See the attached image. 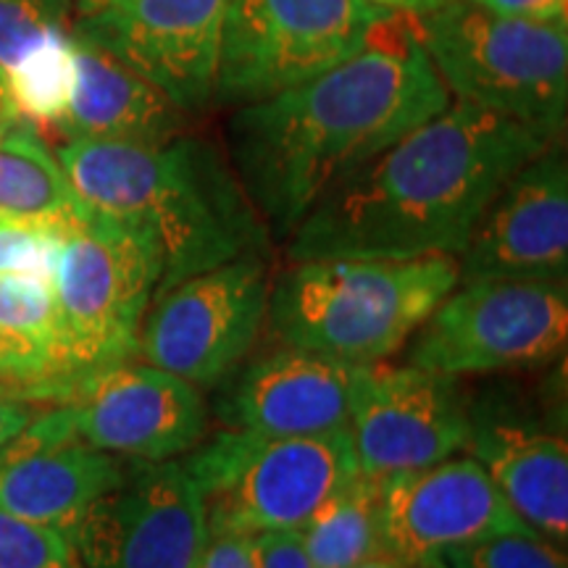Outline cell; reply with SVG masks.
Here are the masks:
<instances>
[{
  "instance_id": "f546056e",
  "label": "cell",
  "mask_w": 568,
  "mask_h": 568,
  "mask_svg": "<svg viewBox=\"0 0 568 568\" xmlns=\"http://www.w3.org/2000/svg\"><path fill=\"white\" fill-rule=\"evenodd\" d=\"M195 568H253L251 537L232 531H209V542Z\"/></svg>"
},
{
  "instance_id": "277c9868",
  "label": "cell",
  "mask_w": 568,
  "mask_h": 568,
  "mask_svg": "<svg viewBox=\"0 0 568 568\" xmlns=\"http://www.w3.org/2000/svg\"><path fill=\"white\" fill-rule=\"evenodd\" d=\"M460 280L456 258L293 261L266 318L282 345L351 366L387 361Z\"/></svg>"
},
{
  "instance_id": "d6986e66",
  "label": "cell",
  "mask_w": 568,
  "mask_h": 568,
  "mask_svg": "<svg viewBox=\"0 0 568 568\" xmlns=\"http://www.w3.org/2000/svg\"><path fill=\"white\" fill-rule=\"evenodd\" d=\"M468 456L485 468L516 516L539 537L566 548L568 539V443L556 422L468 403Z\"/></svg>"
},
{
  "instance_id": "52a82bcc",
  "label": "cell",
  "mask_w": 568,
  "mask_h": 568,
  "mask_svg": "<svg viewBox=\"0 0 568 568\" xmlns=\"http://www.w3.org/2000/svg\"><path fill=\"white\" fill-rule=\"evenodd\" d=\"M159 284V255L138 232L88 209L63 230L51 274L63 395L84 376L138 358Z\"/></svg>"
},
{
  "instance_id": "484cf974",
  "label": "cell",
  "mask_w": 568,
  "mask_h": 568,
  "mask_svg": "<svg viewBox=\"0 0 568 568\" xmlns=\"http://www.w3.org/2000/svg\"><path fill=\"white\" fill-rule=\"evenodd\" d=\"M0 568H88L74 542L53 527L0 510Z\"/></svg>"
},
{
  "instance_id": "1f68e13d",
  "label": "cell",
  "mask_w": 568,
  "mask_h": 568,
  "mask_svg": "<svg viewBox=\"0 0 568 568\" xmlns=\"http://www.w3.org/2000/svg\"><path fill=\"white\" fill-rule=\"evenodd\" d=\"M364 3L374 6V9L393 13V17L416 21V19L426 17V13L443 9L447 0H364Z\"/></svg>"
},
{
  "instance_id": "4316f807",
  "label": "cell",
  "mask_w": 568,
  "mask_h": 568,
  "mask_svg": "<svg viewBox=\"0 0 568 568\" xmlns=\"http://www.w3.org/2000/svg\"><path fill=\"white\" fill-rule=\"evenodd\" d=\"M61 234V226L0 216V274H38L51 280Z\"/></svg>"
},
{
  "instance_id": "cb8c5ba5",
  "label": "cell",
  "mask_w": 568,
  "mask_h": 568,
  "mask_svg": "<svg viewBox=\"0 0 568 568\" xmlns=\"http://www.w3.org/2000/svg\"><path fill=\"white\" fill-rule=\"evenodd\" d=\"M74 0H0V71L3 77L71 32Z\"/></svg>"
},
{
  "instance_id": "ac0fdd59",
  "label": "cell",
  "mask_w": 568,
  "mask_h": 568,
  "mask_svg": "<svg viewBox=\"0 0 568 568\" xmlns=\"http://www.w3.org/2000/svg\"><path fill=\"white\" fill-rule=\"evenodd\" d=\"M358 368L282 345L230 376L219 416L230 429L276 437L347 429Z\"/></svg>"
},
{
  "instance_id": "8992f818",
  "label": "cell",
  "mask_w": 568,
  "mask_h": 568,
  "mask_svg": "<svg viewBox=\"0 0 568 568\" xmlns=\"http://www.w3.org/2000/svg\"><path fill=\"white\" fill-rule=\"evenodd\" d=\"M201 487L209 531H301L358 474L347 429L324 435L216 432L182 458Z\"/></svg>"
},
{
  "instance_id": "ffe728a7",
  "label": "cell",
  "mask_w": 568,
  "mask_h": 568,
  "mask_svg": "<svg viewBox=\"0 0 568 568\" xmlns=\"http://www.w3.org/2000/svg\"><path fill=\"white\" fill-rule=\"evenodd\" d=\"M190 113L71 21V84L53 130L67 140L161 145L190 130Z\"/></svg>"
},
{
  "instance_id": "836d02e7",
  "label": "cell",
  "mask_w": 568,
  "mask_h": 568,
  "mask_svg": "<svg viewBox=\"0 0 568 568\" xmlns=\"http://www.w3.org/2000/svg\"><path fill=\"white\" fill-rule=\"evenodd\" d=\"M353 568H447L445 560H429V564H416V560L397 558L393 552H379V556L364 560Z\"/></svg>"
},
{
  "instance_id": "603a6c76",
  "label": "cell",
  "mask_w": 568,
  "mask_h": 568,
  "mask_svg": "<svg viewBox=\"0 0 568 568\" xmlns=\"http://www.w3.org/2000/svg\"><path fill=\"white\" fill-rule=\"evenodd\" d=\"M382 479L358 471L308 518L301 537L314 568H353L385 552L379 527Z\"/></svg>"
},
{
  "instance_id": "5b68a950",
  "label": "cell",
  "mask_w": 568,
  "mask_h": 568,
  "mask_svg": "<svg viewBox=\"0 0 568 568\" xmlns=\"http://www.w3.org/2000/svg\"><path fill=\"white\" fill-rule=\"evenodd\" d=\"M414 27L453 101L564 134L568 24L497 17L468 0H447Z\"/></svg>"
},
{
  "instance_id": "7a4b0ae2",
  "label": "cell",
  "mask_w": 568,
  "mask_h": 568,
  "mask_svg": "<svg viewBox=\"0 0 568 568\" xmlns=\"http://www.w3.org/2000/svg\"><path fill=\"white\" fill-rule=\"evenodd\" d=\"M558 140L450 98L305 213L290 261L458 258L503 184Z\"/></svg>"
},
{
  "instance_id": "7402d4cb",
  "label": "cell",
  "mask_w": 568,
  "mask_h": 568,
  "mask_svg": "<svg viewBox=\"0 0 568 568\" xmlns=\"http://www.w3.org/2000/svg\"><path fill=\"white\" fill-rule=\"evenodd\" d=\"M82 211L59 155L32 124L0 140V216L67 230Z\"/></svg>"
},
{
  "instance_id": "83f0119b",
  "label": "cell",
  "mask_w": 568,
  "mask_h": 568,
  "mask_svg": "<svg viewBox=\"0 0 568 568\" xmlns=\"http://www.w3.org/2000/svg\"><path fill=\"white\" fill-rule=\"evenodd\" d=\"M253 568H314L301 531H261L251 537Z\"/></svg>"
},
{
  "instance_id": "5bb4252c",
  "label": "cell",
  "mask_w": 568,
  "mask_h": 568,
  "mask_svg": "<svg viewBox=\"0 0 568 568\" xmlns=\"http://www.w3.org/2000/svg\"><path fill=\"white\" fill-rule=\"evenodd\" d=\"M230 0H126L74 27L187 111L209 109Z\"/></svg>"
},
{
  "instance_id": "4dcf8cb0",
  "label": "cell",
  "mask_w": 568,
  "mask_h": 568,
  "mask_svg": "<svg viewBox=\"0 0 568 568\" xmlns=\"http://www.w3.org/2000/svg\"><path fill=\"white\" fill-rule=\"evenodd\" d=\"M34 414H38L34 403L19 400V397L0 393V447L9 445L11 439L32 422Z\"/></svg>"
},
{
  "instance_id": "d6a6232c",
  "label": "cell",
  "mask_w": 568,
  "mask_h": 568,
  "mask_svg": "<svg viewBox=\"0 0 568 568\" xmlns=\"http://www.w3.org/2000/svg\"><path fill=\"white\" fill-rule=\"evenodd\" d=\"M30 124L24 116H21L17 101H13L9 82H6L3 71H0V140L9 138L11 132H17L19 126Z\"/></svg>"
},
{
  "instance_id": "9a60e30c",
  "label": "cell",
  "mask_w": 568,
  "mask_h": 568,
  "mask_svg": "<svg viewBox=\"0 0 568 568\" xmlns=\"http://www.w3.org/2000/svg\"><path fill=\"white\" fill-rule=\"evenodd\" d=\"M379 527L385 552L416 564L481 537L531 531L471 456L382 479Z\"/></svg>"
},
{
  "instance_id": "2e32d148",
  "label": "cell",
  "mask_w": 568,
  "mask_h": 568,
  "mask_svg": "<svg viewBox=\"0 0 568 568\" xmlns=\"http://www.w3.org/2000/svg\"><path fill=\"white\" fill-rule=\"evenodd\" d=\"M456 261L460 280H566L568 161L560 140L503 184Z\"/></svg>"
},
{
  "instance_id": "4fadbf2b",
  "label": "cell",
  "mask_w": 568,
  "mask_h": 568,
  "mask_svg": "<svg viewBox=\"0 0 568 568\" xmlns=\"http://www.w3.org/2000/svg\"><path fill=\"white\" fill-rule=\"evenodd\" d=\"M61 406L77 439L126 460L184 458L209 432L203 389L134 358L84 376Z\"/></svg>"
},
{
  "instance_id": "8fae6325",
  "label": "cell",
  "mask_w": 568,
  "mask_h": 568,
  "mask_svg": "<svg viewBox=\"0 0 568 568\" xmlns=\"http://www.w3.org/2000/svg\"><path fill=\"white\" fill-rule=\"evenodd\" d=\"M88 568H195L209 542L201 487L176 460H130L71 535Z\"/></svg>"
},
{
  "instance_id": "f1b7e54d",
  "label": "cell",
  "mask_w": 568,
  "mask_h": 568,
  "mask_svg": "<svg viewBox=\"0 0 568 568\" xmlns=\"http://www.w3.org/2000/svg\"><path fill=\"white\" fill-rule=\"evenodd\" d=\"M497 17L542 21V24H568V0H468Z\"/></svg>"
},
{
  "instance_id": "e575fe53",
  "label": "cell",
  "mask_w": 568,
  "mask_h": 568,
  "mask_svg": "<svg viewBox=\"0 0 568 568\" xmlns=\"http://www.w3.org/2000/svg\"><path fill=\"white\" fill-rule=\"evenodd\" d=\"M122 3H126V0H74V13H77V19L95 17V13L116 9V6H122Z\"/></svg>"
},
{
  "instance_id": "7c38bea8",
  "label": "cell",
  "mask_w": 568,
  "mask_h": 568,
  "mask_svg": "<svg viewBox=\"0 0 568 568\" xmlns=\"http://www.w3.org/2000/svg\"><path fill=\"white\" fill-rule=\"evenodd\" d=\"M347 435L358 471L393 477L464 453L471 410L453 376L379 361L358 368Z\"/></svg>"
},
{
  "instance_id": "3957f363",
  "label": "cell",
  "mask_w": 568,
  "mask_h": 568,
  "mask_svg": "<svg viewBox=\"0 0 568 568\" xmlns=\"http://www.w3.org/2000/svg\"><path fill=\"white\" fill-rule=\"evenodd\" d=\"M55 155L82 209L151 243L161 261L155 297L187 276L266 253L268 226L209 140L190 132L161 145L67 140Z\"/></svg>"
},
{
  "instance_id": "44dd1931",
  "label": "cell",
  "mask_w": 568,
  "mask_h": 568,
  "mask_svg": "<svg viewBox=\"0 0 568 568\" xmlns=\"http://www.w3.org/2000/svg\"><path fill=\"white\" fill-rule=\"evenodd\" d=\"M0 393L53 406L63 397L61 343L48 276L0 274Z\"/></svg>"
},
{
  "instance_id": "6da1fadb",
  "label": "cell",
  "mask_w": 568,
  "mask_h": 568,
  "mask_svg": "<svg viewBox=\"0 0 568 568\" xmlns=\"http://www.w3.org/2000/svg\"><path fill=\"white\" fill-rule=\"evenodd\" d=\"M410 19H389L353 59L237 105L226 159L268 234L290 232L347 174L450 103Z\"/></svg>"
},
{
  "instance_id": "9c48e42d",
  "label": "cell",
  "mask_w": 568,
  "mask_h": 568,
  "mask_svg": "<svg viewBox=\"0 0 568 568\" xmlns=\"http://www.w3.org/2000/svg\"><path fill=\"white\" fill-rule=\"evenodd\" d=\"M393 13L364 0H230L213 103L245 105L353 59Z\"/></svg>"
},
{
  "instance_id": "e0dca14e",
  "label": "cell",
  "mask_w": 568,
  "mask_h": 568,
  "mask_svg": "<svg viewBox=\"0 0 568 568\" xmlns=\"http://www.w3.org/2000/svg\"><path fill=\"white\" fill-rule=\"evenodd\" d=\"M126 464L77 439L67 408L53 403L0 447V510L71 539L92 503L124 479Z\"/></svg>"
},
{
  "instance_id": "ba28073f",
  "label": "cell",
  "mask_w": 568,
  "mask_h": 568,
  "mask_svg": "<svg viewBox=\"0 0 568 568\" xmlns=\"http://www.w3.org/2000/svg\"><path fill=\"white\" fill-rule=\"evenodd\" d=\"M408 364L453 376L531 372L566 353V280H458L414 332Z\"/></svg>"
},
{
  "instance_id": "30bf717a",
  "label": "cell",
  "mask_w": 568,
  "mask_h": 568,
  "mask_svg": "<svg viewBox=\"0 0 568 568\" xmlns=\"http://www.w3.org/2000/svg\"><path fill=\"white\" fill-rule=\"evenodd\" d=\"M268 266L245 255L193 274L161 293L140 326L138 358L197 389H213L237 372L266 322Z\"/></svg>"
},
{
  "instance_id": "d4e9b609",
  "label": "cell",
  "mask_w": 568,
  "mask_h": 568,
  "mask_svg": "<svg viewBox=\"0 0 568 568\" xmlns=\"http://www.w3.org/2000/svg\"><path fill=\"white\" fill-rule=\"evenodd\" d=\"M447 568H568L566 552L535 531H506L450 548Z\"/></svg>"
}]
</instances>
